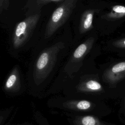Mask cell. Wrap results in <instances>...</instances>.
<instances>
[{
  "label": "cell",
  "mask_w": 125,
  "mask_h": 125,
  "mask_svg": "<svg viewBox=\"0 0 125 125\" xmlns=\"http://www.w3.org/2000/svg\"><path fill=\"white\" fill-rule=\"evenodd\" d=\"M76 0H67L62 3L53 13L46 27L45 38L52 36L67 20L76 5Z\"/></svg>",
  "instance_id": "obj_1"
},
{
  "label": "cell",
  "mask_w": 125,
  "mask_h": 125,
  "mask_svg": "<svg viewBox=\"0 0 125 125\" xmlns=\"http://www.w3.org/2000/svg\"><path fill=\"white\" fill-rule=\"evenodd\" d=\"M94 12L93 10H88L84 13L80 25L81 32H87L91 28L92 24Z\"/></svg>",
  "instance_id": "obj_5"
},
{
  "label": "cell",
  "mask_w": 125,
  "mask_h": 125,
  "mask_svg": "<svg viewBox=\"0 0 125 125\" xmlns=\"http://www.w3.org/2000/svg\"><path fill=\"white\" fill-rule=\"evenodd\" d=\"M18 81V76L16 72L10 74L7 79L5 84V88L8 90H11L17 83Z\"/></svg>",
  "instance_id": "obj_9"
},
{
  "label": "cell",
  "mask_w": 125,
  "mask_h": 125,
  "mask_svg": "<svg viewBox=\"0 0 125 125\" xmlns=\"http://www.w3.org/2000/svg\"><path fill=\"white\" fill-rule=\"evenodd\" d=\"M92 106V104L86 100L80 101L75 104V107L79 110L86 111L90 109Z\"/></svg>",
  "instance_id": "obj_11"
},
{
  "label": "cell",
  "mask_w": 125,
  "mask_h": 125,
  "mask_svg": "<svg viewBox=\"0 0 125 125\" xmlns=\"http://www.w3.org/2000/svg\"><path fill=\"white\" fill-rule=\"evenodd\" d=\"M113 44L116 47L125 49V37L116 41Z\"/></svg>",
  "instance_id": "obj_12"
},
{
  "label": "cell",
  "mask_w": 125,
  "mask_h": 125,
  "mask_svg": "<svg viewBox=\"0 0 125 125\" xmlns=\"http://www.w3.org/2000/svg\"></svg>",
  "instance_id": "obj_13"
},
{
  "label": "cell",
  "mask_w": 125,
  "mask_h": 125,
  "mask_svg": "<svg viewBox=\"0 0 125 125\" xmlns=\"http://www.w3.org/2000/svg\"><path fill=\"white\" fill-rule=\"evenodd\" d=\"M55 52V48H50L41 54L36 64V70L38 74L44 75L47 73L54 62Z\"/></svg>",
  "instance_id": "obj_3"
},
{
  "label": "cell",
  "mask_w": 125,
  "mask_h": 125,
  "mask_svg": "<svg viewBox=\"0 0 125 125\" xmlns=\"http://www.w3.org/2000/svg\"><path fill=\"white\" fill-rule=\"evenodd\" d=\"M89 45V43L87 42L80 44L74 51L73 53V57L75 59H79L81 58L88 50Z\"/></svg>",
  "instance_id": "obj_8"
},
{
  "label": "cell",
  "mask_w": 125,
  "mask_h": 125,
  "mask_svg": "<svg viewBox=\"0 0 125 125\" xmlns=\"http://www.w3.org/2000/svg\"><path fill=\"white\" fill-rule=\"evenodd\" d=\"M125 17V6L116 5L113 6L111 10L105 15L108 20H117Z\"/></svg>",
  "instance_id": "obj_6"
},
{
  "label": "cell",
  "mask_w": 125,
  "mask_h": 125,
  "mask_svg": "<svg viewBox=\"0 0 125 125\" xmlns=\"http://www.w3.org/2000/svg\"><path fill=\"white\" fill-rule=\"evenodd\" d=\"M125 78V61L109 67L104 74V79L111 84H115Z\"/></svg>",
  "instance_id": "obj_4"
},
{
  "label": "cell",
  "mask_w": 125,
  "mask_h": 125,
  "mask_svg": "<svg viewBox=\"0 0 125 125\" xmlns=\"http://www.w3.org/2000/svg\"><path fill=\"white\" fill-rule=\"evenodd\" d=\"M39 18V15L31 16L17 24L13 40V46L15 48L21 47L27 42L34 30Z\"/></svg>",
  "instance_id": "obj_2"
},
{
  "label": "cell",
  "mask_w": 125,
  "mask_h": 125,
  "mask_svg": "<svg viewBox=\"0 0 125 125\" xmlns=\"http://www.w3.org/2000/svg\"><path fill=\"white\" fill-rule=\"evenodd\" d=\"M78 125H105L94 116L87 115L79 118Z\"/></svg>",
  "instance_id": "obj_7"
},
{
  "label": "cell",
  "mask_w": 125,
  "mask_h": 125,
  "mask_svg": "<svg viewBox=\"0 0 125 125\" xmlns=\"http://www.w3.org/2000/svg\"><path fill=\"white\" fill-rule=\"evenodd\" d=\"M85 87L88 90L92 91H100L102 89V85L97 81L95 80H90L85 84Z\"/></svg>",
  "instance_id": "obj_10"
}]
</instances>
